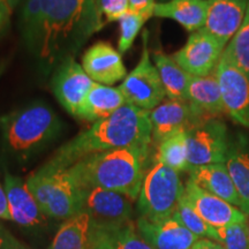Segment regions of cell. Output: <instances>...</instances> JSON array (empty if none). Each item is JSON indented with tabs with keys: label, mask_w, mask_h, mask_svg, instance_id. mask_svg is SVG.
<instances>
[{
	"label": "cell",
	"mask_w": 249,
	"mask_h": 249,
	"mask_svg": "<svg viewBox=\"0 0 249 249\" xmlns=\"http://www.w3.org/2000/svg\"><path fill=\"white\" fill-rule=\"evenodd\" d=\"M148 155L149 148L114 149L87 156L68 170L82 189L101 187L135 201L144 179Z\"/></svg>",
	"instance_id": "cell-3"
},
{
	"label": "cell",
	"mask_w": 249,
	"mask_h": 249,
	"mask_svg": "<svg viewBox=\"0 0 249 249\" xmlns=\"http://www.w3.org/2000/svg\"><path fill=\"white\" fill-rule=\"evenodd\" d=\"M12 9L6 0H0V33L5 29L9 22V18L12 15Z\"/></svg>",
	"instance_id": "cell-34"
},
{
	"label": "cell",
	"mask_w": 249,
	"mask_h": 249,
	"mask_svg": "<svg viewBox=\"0 0 249 249\" xmlns=\"http://www.w3.org/2000/svg\"><path fill=\"white\" fill-rule=\"evenodd\" d=\"M6 1H7L8 6H9V7H11L12 11H13V9L17 7L18 4H20L21 0H6Z\"/></svg>",
	"instance_id": "cell-38"
},
{
	"label": "cell",
	"mask_w": 249,
	"mask_h": 249,
	"mask_svg": "<svg viewBox=\"0 0 249 249\" xmlns=\"http://www.w3.org/2000/svg\"><path fill=\"white\" fill-rule=\"evenodd\" d=\"M226 167L234 183L239 198L240 210L249 216V139L245 134H238L230 141L227 151Z\"/></svg>",
	"instance_id": "cell-21"
},
{
	"label": "cell",
	"mask_w": 249,
	"mask_h": 249,
	"mask_svg": "<svg viewBox=\"0 0 249 249\" xmlns=\"http://www.w3.org/2000/svg\"><path fill=\"white\" fill-rule=\"evenodd\" d=\"M156 160L177 172L189 171L187 132H179L158 144Z\"/></svg>",
	"instance_id": "cell-27"
},
{
	"label": "cell",
	"mask_w": 249,
	"mask_h": 249,
	"mask_svg": "<svg viewBox=\"0 0 249 249\" xmlns=\"http://www.w3.org/2000/svg\"><path fill=\"white\" fill-rule=\"evenodd\" d=\"M17 242L8 234V232L0 225V249H14Z\"/></svg>",
	"instance_id": "cell-36"
},
{
	"label": "cell",
	"mask_w": 249,
	"mask_h": 249,
	"mask_svg": "<svg viewBox=\"0 0 249 249\" xmlns=\"http://www.w3.org/2000/svg\"><path fill=\"white\" fill-rule=\"evenodd\" d=\"M119 89L126 98L127 104L147 111L157 107L166 96L157 68L150 59L148 31L143 33V49L138 66L124 77Z\"/></svg>",
	"instance_id": "cell-7"
},
{
	"label": "cell",
	"mask_w": 249,
	"mask_h": 249,
	"mask_svg": "<svg viewBox=\"0 0 249 249\" xmlns=\"http://www.w3.org/2000/svg\"><path fill=\"white\" fill-rule=\"evenodd\" d=\"M5 192L12 220L22 226H34L44 222V213L39 209L26 181L6 173Z\"/></svg>",
	"instance_id": "cell-18"
},
{
	"label": "cell",
	"mask_w": 249,
	"mask_h": 249,
	"mask_svg": "<svg viewBox=\"0 0 249 249\" xmlns=\"http://www.w3.org/2000/svg\"><path fill=\"white\" fill-rule=\"evenodd\" d=\"M26 182L45 216L68 219L83 211V189L68 169L43 165Z\"/></svg>",
	"instance_id": "cell-5"
},
{
	"label": "cell",
	"mask_w": 249,
	"mask_h": 249,
	"mask_svg": "<svg viewBox=\"0 0 249 249\" xmlns=\"http://www.w3.org/2000/svg\"><path fill=\"white\" fill-rule=\"evenodd\" d=\"M208 11L203 29L224 45L231 40L244 22L249 0H207Z\"/></svg>",
	"instance_id": "cell-17"
},
{
	"label": "cell",
	"mask_w": 249,
	"mask_h": 249,
	"mask_svg": "<svg viewBox=\"0 0 249 249\" xmlns=\"http://www.w3.org/2000/svg\"><path fill=\"white\" fill-rule=\"evenodd\" d=\"M183 197L205 222L216 229L245 222L248 218L240 209L204 191L191 179L185 185Z\"/></svg>",
	"instance_id": "cell-14"
},
{
	"label": "cell",
	"mask_w": 249,
	"mask_h": 249,
	"mask_svg": "<svg viewBox=\"0 0 249 249\" xmlns=\"http://www.w3.org/2000/svg\"><path fill=\"white\" fill-rule=\"evenodd\" d=\"M187 101L207 118H213V116L226 112L214 71L207 76L191 77Z\"/></svg>",
	"instance_id": "cell-24"
},
{
	"label": "cell",
	"mask_w": 249,
	"mask_h": 249,
	"mask_svg": "<svg viewBox=\"0 0 249 249\" xmlns=\"http://www.w3.org/2000/svg\"><path fill=\"white\" fill-rule=\"evenodd\" d=\"M90 249H154L130 222L110 225L92 224Z\"/></svg>",
	"instance_id": "cell-19"
},
{
	"label": "cell",
	"mask_w": 249,
	"mask_h": 249,
	"mask_svg": "<svg viewBox=\"0 0 249 249\" xmlns=\"http://www.w3.org/2000/svg\"><path fill=\"white\" fill-rule=\"evenodd\" d=\"M14 249H18V248H17V247H15V248H14Z\"/></svg>",
	"instance_id": "cell-40"
},
{
	"label": "cell",
	"mask_w": 249,
	"mask_h": 249,
	"mask_svg": "<svg viewBox=\"0 0 249 249\" xmlns=\"http://www.w3.org/2000/svg\"><path fill=\"white\" fill-rule=\"evenodd\" d=\"M192 249H225L219 242L210 239H198Z\"/></svg>",
	"instance_id": "cell-37"
},
{
	"label": "cell",
	"mask_w": 249,
	"mask_h": 249,
	"mask_svg": "<svg viewBox=\"0 0 249 249\" xmlns=\"http://www.w3.org/2000/svg\"><path fill=\"white\" fill-rule=\"evenodd\" d=\"M102 29L96 0H42V17L33 53L45 74L71 58Z\"/></svg>",
	"instance_id": "cell-1"
},
{
	"label": "cell",
	"mask_w": 249,
	"mask_h": 249,
	"mask_svg": "<svg viewBox=\"0 0 249 249\" xmlns=\"http://www.w3.org/2000/svg\"><path fill=\"white\" fill-rule=\"evenodd\" d=\"M147 18L141 15L133 13L128 11L123 18L119 20L120 27V37L119 43H118V51L120 54L126 53L128 50L132 48L134 39L136 38L138 34L141 30L143 24L147 22Z\"/></svg>",
	"instance_id": "cell-31"
},
{
	"label": "cell",
	"mask_w": 249,
	"mask_h": 249,
	"mask_svg": "<svg viewBox=\"0 0 249 249\" xmlns=\"http://www.w3.org/2000/svg\"><path fill=\"white\" fill-rule=\"evenodd\" d=\"M214 74L225 111L236 124L249 129V75L223 57Z\"/></svg>",
	"instance_id": "cell-10"
},
{
	"label": "cell",
	"mask_w": 249,
	"mask_h": 249,
	"mask_svg": "<svg viewBox=\"0 0 249 249\" xmlns=\"http://www.w3.org/2000/svg\"><path fill=\"white\" fill-rule=\"evenodd\" d=\"M126 104V98L119 88L93 82L75 118L96 123L107 119Z\"/></svg>",
	"instance_id": "cell-20"
},
{
	"label": "cell",
	"mask_w": 249,
	"mask_h": 249,
	"mask_svg": "<svg viewBox=\"0 0 249 249\" xmlns=\"http://www.w3.org/2000/svg\"><path fill=\"white\" fill-rule=\"evenodd\" d=\"M154 61L169 99L187 101V90L192 75L183 71L173 57L161 51L154 52Z\"/></svg>",
	"instance_id": "cell-25"
},
{
	"label": "cell",
	"mask_w": 249,
	"mask_h": 249,
	"mask_svg": "<svg viewBox=\"0 0 249 249\" xmlns=\"http://www.w3.org/2000/svg\"><path fill=\"white\" fill-rule=\"evenodd\" d=\"M96 8L103 28L119 21L129 11V0H96Z\"/></svg>",
	"instance_id": "cell-32"
},
{
	"label": "cell",
	"mask_w": 249,
	"mask_h": 249,
	"mask_svg": "<svg viewBox=\"0 0 249 249\" xmlns=\"http://www.w3.org/2000/svg\"><path fill=\"white\" fill-rule=\"evenodd\" d=\"M207 11V0H169L157 2L154 15L171 18L181 24L189 33H195L204 27Z\"/></svg>",
	"instance_id": "cell-23"
},
{
	"label": "cell",
	"mask_w": 249,
	"mask_h": 249,
	"mask_svg": "<svg viewBox=\"0 0 249 249\" xmlns=\"http://www.w3.org/2000/svg\"><path fill=\"white\" fill-rule=\"evenodd\" d=\"M151 141L150 111L126 104L61 145L45 165L70 169L89 155L126 147L150 148Z\"/></svg>",
	"instance_id": "cell-2"
},
{
	"label": "cell",
	"mask_w": 249,
	"mask_h": 249,
	"mask_svg": "<svg viewBox=\"0 0 249 249\" xmlns=\"http://www.w3.org/2000/svg\"><path fill=\"white\" fill-rule=\"evenodd\" d=\"M61 128L59 117L44 103H34L0 117V129L8 148L23 156L53 141Z\"/></svg>",
	"instance_id": "cell-4"
},
{
	"label": "cell",
	"mask_w": 249,
	"mask_h": 249,
	"mask_svg": "<svg viewBox=\"0 0 249 249\" xmlns=\"http://www.w3.org/2000/svg\"><path fill=\"white\" fill-rule=\"evenodd\" d=\"M92 85L93 81L74 57L67 58L58 65L51 81L55 98L73 117H76L77 111Z\"/></svg>",
	"instance_id": "cell-11"
},
{
	"label": "cell",
	"mask_w": 249,
	"mask_h": 249,
	"mask_svg": "<svg viewBox=\"0 0 249 249\" xmlns=\"http://www.w3.org/2000/svg\"><path fill=\"white\" fill-rule=\"evenodd\" d=\"M207 119L210 118L204 117L188 101L169 99L150 111L152 140L160 144L174 134L188 132Z\"/></svg>",
	"instance_id": "cell-12"
},
{
	"label": "cell",
	"mask_w": 249,
	"mask_h": 249,
	"mask_svg": "<svg viewBox=\"0 0 249 249\" xmlns=\"http://www.w3.org/2000/svg\"><path fill=\"white\" fill-rule=\"evenodd\" d=\"M217 242L225 249H249L248 222L217 227Z\"/></svg>",
	"instance_id": "cell-30"
},
{
	"label": "cell",
	"mask_w": 249,
	"mask_h": 249,
	"mask_svg": "<svg viewBox=\"0 0 249 249\" xmlns=\"http://www.w3.org/2000/svg\"><path fill=\"white\" fill-rule=\"evenodd\" d=\"M136 227L143 240L154 249H192L200 239L173 216L156 222L140 217Z\"/></svg>",
	"instance_id": "cell-15"
},
{
	"label": "cell",
	"mask_w": 249,
	"mask_h": 249,
	"mask_svg": "<svg viewBox=\"0 0 249 249\" xmlns=\"http://www.w3.org/2000/svg\"><path fill=\"white\" fill-rule=\"evenodd\" d=\"M185 187L176 170L157 161L143 179L138 197L141 217L163 220L173 216Z\"/></svg>",
	"instance_id": "cell-6"
},
{
	"label": "cell",
	"mask_w": 249,
	"mask_h": 249,
	"mask_svg": "<svg viewBox=\"0 0 249 249\" xmlns=\"http://www.w3.org/2000/svg\"><path fill=\"white\" fill-rule=\"evenodd\" d=\"M248 242H249V220H248Z\"/></svg>",
	"instance_id": "cell-39"
},
{
	"label": "cell",
	"mask_w": 249,
	"mask_h": 249,
	"mask_svg": "<svg viewBox=\"0 0 249 249\" xmlns=\"http://www.w3.org/2000/svg\"><path fill=\"white\" fill-rule=\"evenodd\" d=\"M82 67L93 82L104 86L114 85L127 76L119 51L107 42H98L87 50Z\"/></svg>",
	"instance_id": "cell-16"
},
{
	"label": "cell",
	"mask_w": 249,
	"mask_h": 249,
	"mask_svg": "<svg viewBox=\"0 0 249 249\" xmlns=\"http://www.w3.org/2000/svg\"><path fill=\"white\" fill-rule=\"evenodd\" d=\"M226 45L203 28L192 33L173 59L192 76H207L216 70Z\"/></svg>",
	"instance_id": "cell-9"
},
{
	"label": "cell",
	"mask_w": 249,
	"mask_h": 249,
	"mask_svg": "<svg viewBox=\"0 0 249 249\" xmlns=\"http://www.w3.org/2000/svg\"><path fill=\"white\" fill-rule=\"evenodd\" d=\"M188 172L191 176L189 179L204 191L240 208V198L225 163L193 167Z\"/></svg>",
	"instance_id": "cell-22"
},
{
	"label": "cell",
	"mask_w": 249,
	"mask_h": 249,
	"mask_svg": "<svg viewBox=\"0 0 249 249\" xmlns=\"http://www.w3.org/2000/svg\"><path fill=\"white\" fill-rule=\"evenodd\" d=\"M155 0H129V11L149 20L154 17Z\"/></svg>",
	"instance_id": "cell-33"
},
{
	"label": "cell",
	"mask_w": 249,
	"mask_h": 249,
	"mask_svg": "<svg viewBox=\"0 0 249 249\" xmlns=\"http://www.w3.org/2000/svg\"><path fill=\"white\" fill-rule=\"evenodd\" d=\"M188 165L193 167L226 163L230 138L223 121L210 118L187 132Z\"/></svg>",
	"instance_id": "cell-8"
},
{
	"label": "cell",
	"mask_w": 249,
	"mask_h": 249,
	"mask_svg": "<svg viewBox=\"0 0 249 249\" xmlns=\"http://www.w3.org/2000/svg\"><path fill=\"white\" fill-rule=\"evenodd\" d=\"M83 211L91 217L92 224H123L132 217V201L120 193L90 187L83 189Z\"/></svg>",
	"instance_id": "cell-13"
},
{
	"label": "cell",
	"mask_w": 249,
	"mask_h": 249,
	"mask_svg": "<svg viewBox=\"0 0 249 249\" xmlns=\"http://www.w3.org/2000/svg\"><path fill=\"white\" fill-rule=\"evenodd\" d=\"M0 219L12 220L11 213H9L8 209L7 196H6V192L5 189L2 188L1 183H0Z\"/></svg>",
	"instance_id": "cell-35"
},
{
	"label": "cell",
	"mask_w": 249,
	"mask_h": 249,
	"mask_svg": "<svg viewBox=\"0 0 249 249\" xmlns=\"http://www.w3.org/2000/svg\"><path fill=\"white\" fill-rule=\"evenodd\" d=\"M92 220L86 211L68 218L59 229L50 249H90Z\"/></svg>",
	"instance_id": "cell-26"
},
{
	"label": "cell",
	"mask_w": 249,
	"mask_h": 249,
	"mask_svg": "<svg viewBox=\"0 0 249 249\" xmlns=\"http://www.w3.org/2000/svg\"><path fill=\"white\" fill-rule=\"evenodd\" d=\"M222 57L249 75V1L244 22L226 45Z\"/></svg>",
	"instance_id": "cell-28"
},
{
	"label": "cell",
	"mask_w": 249,
	"mask_h": 249,
	"mask_svg": "<svg viewBox=\"0 0 249 249\" xmlns=\"http://www.w3.org/2000/svg\"><path fill=\"white\" fill-rule=\"evenodd\" d=\"M173 217L178 219L186 229H188L192 233H194L196 236L202 239H210V240L217 241V230L216 227L211 226L193 209V207L186 198L183 197V194L180 198L177 210L174 211Z\"/></svg>",
	"instance_id": "cell-29"
}]
</instances>
